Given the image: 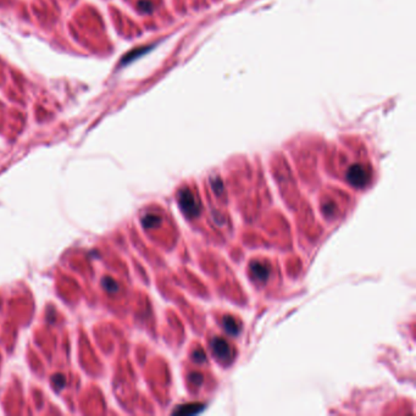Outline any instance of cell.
Wrapping results in <instances>:
<instances>
[{
  "instance_id": "obj_1",
  "label": "cell",
  "mask_w": 416,
  "mask_h": 416,
  "mask_svg": "<svg viewBox=\"0 0 416 416\" xmlns=\"http://www.w3.org/2000/svg\"><path fill=\"white\" fill-rule=\"evenodd\" d=\"M178 202H180V206L182 211L188 216H197L199 214L200 205L198 200L188 189L181 190L178 194Z\"/></svg>"
},
{
  "instance_id": "obj_2",
  "label": "cell",
  "mask_w": 416,
  "mask_h": 416,
  "mask_svg": "<svg viewBox=\"0 0 416 416\" xmlns=\"http://www.w3.org/2000/svg\"><path fill=\"white\" fill-rule=\"evenodd\" d=\"M347 178H348L349 183L353 184V186L364 187L369 182L370 175H369L368 170L362 165H353L349 168Z\"/></svg>"
},
{
  "instance_id": "obj_3",
  "label": "cell",
  "mask_w": 416,
  "mask_h": 416,
  "mask_svg": "<svg viewBox=\"0 0 416 416\" xmlns=\"http://www.w3.org/2000/svg\"><path fill=\"white\" fill-rule=\"evenodd\" d=\"M211 347H212V350H214L215 355H216L218 359H222V360H228V359L232 356V350H231V347L228 346V343L225 339L216 337V338L212 339Z\"/></svg>"
},
{
  "instance_id": "obj_4",
  "label": "cell",
  "mask_w": 416,
  "mask_h": 416,
  "mask_svg": "<svg viewBox=\"0 0 416 416\" xmlns=\"http://www.w3.org/2000/svg\"><path fill=\"white\" fill-rule=\"evenodd\" d=\"M250 272H252L253 277L259 281H266L270 274L267 265L260 261H253L250 264Z\"/></svg>"
},
{
  "instance_id": "obj_5",
  "label": "cell",
  "mask_w": 416,
  "mask_h": 416,
  "mask_svg": "<svg viewBox=\"0 0 416 416\" xmlns=\"http://www.w3.org/2000/svg\"><path fill=\"white\" fill-rule=\"evenodd\" d=\"M222 324H224V327L225 330H226V332H228L230 334H233V336H236L237 333L239 332V324L234 320L233 317H225L224 321H222Z\"/></svg>"
},
{
  "instance_id": "obj_6",
  "label": "cell",
  "mask_w": 416,
  "mask_h": 416,
  "mask_svg": "<svg viewBox=\"0 0 416 416\" xmlns=\"http://www.w3.org/2000/svg\"><path fill=\"white\" fill-rule=\"evenodd\" d=\"M160 221H161V218L160 216H158V215L148 214L143 217L142 224L145 228H154L160 225Z\"/></svg>"
},
{
  "instance_id": "obj_7",
  "label": "cell",
  "mask_w": 416,
  "mask_h": 416,
  "mask_svg": "<svg viewBox=\"0 0 416 416\" xmlns=\"http://www.w3.org/2000/svg\"><path fill=\"white\" fill-rule=\"evenodd\" d=\"M202 410V405L200 404H193V405H184L182 408L177 409V410H175L176 414H195V412H198Z\"/></svg>"
},
{
  "instance_id": "obj_8",
  "label": "cell",
  "mask_w": 416,
  "mask_h": 416,
  "mask_svg": "<svg viewBox=\"0 0 416 416\" xmlns=\"http://www.w3.org/2000/svg\"><path fill=\"white\" fill-rule=\"evenodd\" d=\"M146 49H149V48H142V49H136V50H133L132 53H130V54H127V55L125 56V58L123 59V65H126V64H128V62H131L132 60H134V59H136L137 56L144 54V53L146 52Z\"/></svg>"
},
{
  "instance_id": "obj_9",
  "label": "cell",
  "mask_w": 416,
  "mask_h": 416,
  "mask_svg": "<svg viewBox=\"0 0 416 416\" xmlns=\"http://www.w3.org/2000/svg\"><path fill=\"white\" fill-rule=\"evenodd\" d=\"M138 9H139V11L149 14V12H152L153 9H154V5H153L149 0H140V2L138 3Z\"/></svg>"
},
{
  "instance_id": "obj_10",
  "label": "cell",
  "mask_w": 416,
  "mask_h": 416,
  "mask_svg": "<svg viewBox=\"0 0 416 416\" xmlns=\"http://www.w3.org/2000/svg\"><path fill=\"white\" fill-rule=\"evenodd\" d=\"M193 359L197 362H203L205 361V353L203 350H195L194 354H193Z\"/></svg>"
},
{
  "instance_id": "obj_11",
  "label": "cell",
  "mask_w": 416,
  "mask_h": 416,
  "mask_svg": "<svg viewBox=\"0 0 416 416\" xmlns=\"http://www.w3.org/2000/svg\"><path fill=\"white\" fill-rule=\"evenodd\" d=\"M190 380H192L195 384H200L203 382V376L200 374H193L192 376H190Z\"/></svg>"
}]
</instances>
